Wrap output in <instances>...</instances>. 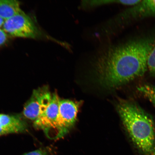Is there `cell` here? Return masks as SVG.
<instances>
[{
	"mask_svg": "<svg viewBox=\"0 0 155 155\" xmlns=\"http://www.w3.org/2000/svg\"><path fill=\"white\" fill-rule=\"evenodd\" d=\"M155 46V40L145 38L112 46L92 61V72L102 86L117 88L144 75Z\"/></svg>",
	"mask_w": 155,
	"mask_h": 155,
	"instance_id": "1",
	"label": "cell"
},
{
	"mask_svg": "<svg viewBox=\"0 0 155 155\" xmlns=\"http://www.w3.org/2000/svg\"><path fill=\"white\" fill-rule=\"evenodd\" d=\"M118 112L134 144L145 153L151 154L155 148V127L151 116L134 102L122 101Z\"/></svg>",
	"mask_w": 155,
	"mask_h": 155,
	"instance_id": "2",
	"label": "cell"
},
{
	"mask_svg": "<svg viewBox=\"0 0 155 155\" xmlns=\"http://www.w3.org/2000/svg\"><path fill=\"white\" fill-rule=\"evenodd\" d=\"M3 28L6 33L15 37L35 38L38 34L31 19L22 11L5 20Z\"/></svg>",
	"mask_w": 155,
	"mask_h": 155,
	"instance_id": "3",
	"label": "cell"
},
{
	"mask_svg": "<svg viewBox=\"0 0 155 155\" xmlns=\"http://www.w3.org/2000/svg\"><path fill=\"white\" fill-rule=\"evenodd\" d=\"M60 98L56 94L52 95L49 105L45 111L34 121L35 127L42 130L51 139H57V125Z\"/></svg>",
	"mask_w": 155,
	"mask_h": 155,
	"instance_id": "4",
	"label": "cell"
},
{
	"mask_svg": "<svg viewBox=\"0 0 155 155\" xmlns=\"http://www.w3.org/2000/svg\"><path fill=\"white\" fill-rule=\"evenodd\" d=\"M52 95L48 86H42L34 90L24 106L23 114L25 117L31 120H36L49 105Z\"/></svg>",
	"mask_w": 155,
	"mask_h": 155,
	"instance_id": "5",
	"label": "cell"
},
{
	"mask_svg": "<svg viewBox=\"0 0 155 155\" xmlns=\"http://www.w3.org/2000/svg\"><path fill=\"white\" fill-rule=\"evenodd\" d=\"M79 104L72 101L60 100L57 125V139L69 132L77 120Z\"/></svg>",
	"mask_w": 155,
	"mask_h": 155,
	"instance_id": "6",
	"label": "cell"
},
{
	"mask_svg": "<svg viewBox=\"0 0 155 155\" xmlns=\"http://www.w3.org/2000/svg\"><path fill=\"white\" fill-rule=\"evenodd\" d=\"M155 16V0L141 1L138 4L126 10L114 19L116 23L129 19Z\"/></svg>",
	"mask_w": 155,
	"mask_h": 155,
	"instance_id": "7",
	"label": "cell"
},
{
	"mask_svg": "<svg viewBox=\"0 0 155 155\" xmlns=\"http://www.w3.org/2000/svg\"><path fill=\"white\" fill-rule=\"evenodd\" d=\"M27 127L26 122L17 116L0 114V136L23 132Z\"/></svg>",
	"mask_w": 155,
	"mask_h": 155,
	"instance_id": "8",
	"label": "cell"
},
{
	"mask_svg": "<svg viewBox=\"0 0 155 155\" xmlns=\"http://www.w3.org/2000/svg\"><path fill=\"white\" fill-rule=\"evenodd\" d=\"M22 11L18 1L0 0V17L4 20L11 18Z\"/></svg>",
	"mask_w": 155,
	"mask_h": 155,
	"instance_id": "9",
	"label": "cell"
},
{
	"mask_svg": "<svg viewBox=\"0 0 155 155\" xmlns=\"http://www.w3.org/2000/svg\"><path fill=\"white\" fill-rule=\"evenodd\" d=\"M119 4L125 5V1L121 0H106V1H83L81 5L84 8H92L100 6L110 4Z\"/></svg>",
	"mask_w": 155,
	"mask_h": 155,
	"instance_id": "10",
	"label": "cell"
},
{
	"mask_svg": "<svg viewBox=\"0 0 155 155\" xmlns=\"http://www.w3.org/2000/svg\"><path fill=\"white\" fill-rule=\"evenodd\" d=\"M137 89L152 102L155 107V87L150 85L144 84L138 87Z\"/></svg>",
	"mask_w": 155,
	"mask_h": 155,
	"instance_id": "11",
	"label": "cell"
},
{
	"mask_svg": "<svg viewBox=\"0 0 155 155\" xmlns=\"http://www.w3.org/2000/svg\"><path fill=\"white\" fill-rule=\"evenodd\" d=\"M148 69L152 74L155 75V46L149 54L148 60Z\"/></svg>",
	"mask_w": 155,
	"mask_h": 155,
	"instance_id": "12",
	"label": "cell"
},
{
	"mask_svg": "<svg viewBox=\"0 0 155 155\" xmlns=\"http://www.w3.org/2000/svg\"><path fill=\"white\" fill-rule=\"evenodd\" d=\"M23 155H49V154L48 151L46 150L39 149V150L26 153Z\"/></svg>",
	"mask_w": 155,
	"mask_h": 155,
	"instance_id": "13",
	"label": "cell"
},
{
	"mask_svg": "<svg viewBox=\"0 0 155 155\" xmlns=\"http://www.w3.org/2000/svg\"><path fill=\"white\" fill-rule=\"evenodd\" d=\"M7 39V34L3 30L0 29V46L4 44Z\"/></svg>",
	"mask_w": 155,
	"mask_h": 155,
	"instance_id": "14",
	"label": "cell"
},
{
	"mask_svg": "<svg viewBox=\"0 0 155 155\" xmlns=\"http://www.w3.org/2000/svg\"><path fill=\"white\" fill-rule=\"evenodd\" d=\"M5 21V20H4V19L1 18V17H0V28H1L3 26V25L4 24Z\"/></svg>",
	"mask_w": 155,
	"mask_h": 155,
	"instance_id": "15",
	"label": "cell"
},
{
	"mask_svg": "<svg viewBox=\"0 0 155 155\" xmlns=\"http://www.w3.org/2000/svg\"><path fill=\"white\" fill-rule=\"evenodd\" d=\"M150 155H155V151H154V152H153Z\"/></svg>",
	"mask_w": 155,
	"mask_h": 155,
	"instance_id": "16",
	"label": "cell"
}]
</instances>
